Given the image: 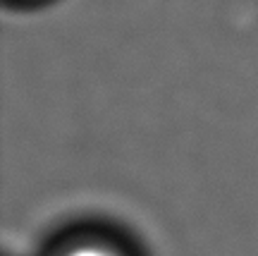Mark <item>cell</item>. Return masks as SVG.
I'll use <instances>...</instances> for the list:
<instances>
[{
    "instance_id": "1",
    "label": "cell",
    "mask_w": 258,
    "mask_h": 256,
    "mask_svg": "<svg viewBox=\"0 0 258 256\" xmlns=\"http://www.w3.org/2000/svg\"><path fill=\"white\" fill-rule=\"evenodd\" d=\"M57 256H124L120 249H115L108 242H96V239H84L77 244L64 247Z\"/></svg>"
}]
</instances>
